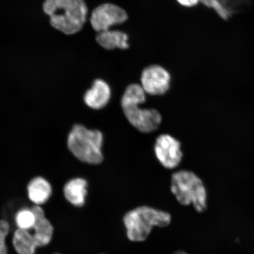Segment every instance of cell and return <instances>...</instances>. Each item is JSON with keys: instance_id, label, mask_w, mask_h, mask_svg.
Segmentation results:
<instances>
[{"instance_id": "5b68a950", "label": "cell", "mask_w": 254, "mask_h": 254, "mask_svg": "<svg viewBox=\"0 0 254 254\" xmlns=\"http://www.w3.org/2000/svg\"><path fill=\"white\" fill-rule=\"evenodd\" d=\"M104 136L98 129L75 125L69 131L67 146L69 151L82 163L98 165L104 160Z\"/></svg>"}, {"instance_id": "d6986e66", "label": "cell", "mask_w": 254, "mask_h": 254, "mask_svg": "<svg viewBox=\"0 0 254 254\" xmlns=\"http://www.w3.org/2000/svg\"><path fill=\"white\" fill-rule=\"evenodd\" d=\"M171 254H189L188 253L185 252V251L183 250H178L176 252H174Z\"/></svg>"}, {"instance_id": "5bb4252c", "label": "cell", "mask_w": 254, "mask_h": 254, "mask_svg": "<svg viewBox=\"0 0 254 254\" xmlns=\"http://www.w3.org/2000/svg\"><path fill=\"white\" fill-rule=\"evenodd\" d=\"M11 244L17 254H36L39 249L30 231L16 229L12 235Z\"/></svg>"}, {"instance_id": "4fadbf2b", "label": "cell", "mask_w": 254, "mask_h": 254, "mask_svg": "<svg viewBox=\"0 0 254 254\" xmlns=\"http://www.w3.org/2000/svg\"><path fill=\"white\" fill-rule=\"evenodd\" d=\"M128 35L120 30H109L98 33L96 41L107 50H127L129 47Z\"/></svg>"}, {"instance_id": "8992f818", "label": "cell", "mask_w": 254, "mask_h": 254, "mask_svg": "<svg viewBox=\"0 0 254 254\" xmlns=\"http://www.w3.org/2000/svg\"><path fill=\"white\" fill-rule=\"evenodd\" d=\"M128 14L120 6L113 3H105L95 8L91 12L90 23L98 33L125 23L128 20Z\"/></svg>"}, {"instance_id": "ffe728a7", "label": "cell", "mask_w": 254, "mask_h": 254, "mask_svg": "<svg viewBox=\"0 0 254 254\" xmlns=\"http://www.w3.org/2000/svg\"><path fill=\"white\" fill-rule=\"evenodd\" d=\"M60 254L59 253H55V254Z\"/></svg>"}, {"instance_id": "2e32d148", "label": "cell", "mask_w": 254, "mask_h": 254, "mask_svg": "<svg viewBox=\"0 0 254 254\" xmlns=\"http://www.w3.org/2000/svg\"><path fill=\"white\" fill-rule=\"evenodd\" d=\"M201 2L206 7L214 9L222 19L230 17L231 12L223 0H201Z\"/></svg>"}, {"instance_id": "ba28073f", "label": "cell", "mask_w": 254, "mask_h": 254, "mask_svg": "<svg viewBox=\"0 0 254 254\" xmlns=\"http://www.w3.org/2000/svg\"><path fill=\"white\" fill-rule=\"evenodd\" d=\"M171 81V74L167 69L160 65L153 64L143 69L139 84L147 95L157 96L167 93Z\"/></svg>"}, {"instance_id": "9a60e30c", "label": "cell", "mask_w": 254, "mask_h": 254, "mask_svg": "<svg viewBox=\"0 0 254 254\" xmlns=\"http://www.w3.org/2000/svg\"><path fill=\"white\" fill-rule=\"evenodd\" d=\"M36 222V215L32 208H21L14 216L15 225L18 230L32 231Z\"/></svg>"}, {"instance_id": "44dd1931", "label": "cell", "mask_w": 254, "mask_h": 254, "mask_svg": "<svg viewBox=\"0 0 254 254\" xmlns=\"http://www.w3.org/2000/svg\"><path fill=\"white\" fill-rule=\"evenodd\" d=\"M106 254L101 253V254Z\"/></svg>"}, {"instance_id": "7c38bea8", "label": "cell", "mask_w": 254, "mask_h": 254, "mask_svg": "<svg viewBox=\"0 0 254 254\" xmlns=\"http://www.w3.org/2000/svg\"><path fill=\"white\" fill-rule=\"evenodd\" d=\"M52 187L48 180L42 177L32 179L27 186L28 197L34 205L46 204L52 196Z\"/></svg>"}, {"instance_id": "ac0fdd59", "label": "cell", "mask_w": 254, "mask_h": 254, "mask_svg": "<svg viewBox=\"0 0 254 254\" xmlns=\"http://www.w3.org/2000/svg\"><path fill=\"white\" fill-rule=\"evenodd\" d=\"M181 5L185 7H193L201 2V0H176Z\"/></svg>"}, {"instance_id": "e0dca14e", "label": "cell", "mask_w": 254, "mask_h": 254, "mask_svg": "<svg viewBox=\"0 0 254 254\" xmlns=\"http://www.w3.org/2000/svg\"><path fill=\"white\" fill-rule=\"evenodd\" d=\"M10 231L9 222L4 219H0V254H8L7 240Z\"/></svg>"}, {"instance_id": "7a4b0ae2", "label": "cell", "mask_w": 254, "mask_h": 254, "mask_svg": "<svg viewBox=\"0 0 254 254\" xmlns=\"http://www.w3.org/2000/svg\"><path fill=\"white\" fill-rule=\"evenodd\" d=\"M147 94L139 84L127 87L121 99V106L126 118L132 127L143 133H151L160 127L163 117L154 109H144L140 105L146 101Z\"/></svg>"}, {"instance_id": "277c9868", "label": "cell", "mask_w": 254, "mask_h": 254, "mask_svg": "<svg viewBox=\"0 0 254 254\" xmlns=\"http://www.w3.org/2000/svg\"><path fill=\"white\" fill-rule=\"evenodd\" d=\"M170 188L180 204L192 205L198 212H204L207 209V190L202 180L192 171L175 172L171 177Z\"/></svg>"}, {"instance_id": "9c48e42d", "label": "cell", "mask_w": 254, "mask_h": 254, "mask_svg": "<svg viewBox=\"0 0 254 254\" xmlns=\"http://www.w3.org/2000/svg\"><path fill=\"white\" fill-rule=\"evenodd\" d=\"M32 209L36 217V222L32 230L37 245L39 248L47 247L52 242L55 228L52 222L46 217L42 206L34 205Z\"/></svg>"}, {"instance_id": "30bf717a", "label": "cell", "mask_w": 254, "mask_h": 254, "mask_svg": "<svg viewBox=\"0 0 254 254\" xmlns=\"http://www.w3.org/2000/svg\"><path fill=\"white\" fill-rule=\"evenodd\" d=\"M111 97V89L109 84L103 79H97L84 94V101L90 109L99 110L109 103Z\"/></svg>"}, {"instance_id": "8fae6325", "label": "cell", "mask_w": 254, "mask_h": 254, "mask_svg": "<svg viewBox=\"0 0 254 254\" xmlns=\"http://www.w3.org/2000/svg\"><path fill=\"white\" fill-rule=\"evenodd\" d=\"M88 183L82 178H75L68 181L64 187L63 192L66 201L75 206L82 207L88 194Z\"/></svg>"}, {"instance_id": "6da1fadb", "label": "cell", "mask_w": 254, "mask_h": 254, "mask_svg": "<svg viewBox=\"0 0 254 254\" xmlns=\"http://www.w3.org/2000/svg\"><path fill=\"white\" fill-rule=\"evenodd\" d=\"M172 221L170 212L142 205L127 211L122 222L127 239L132 243H142L148 239L155 228L167 227Z\"/></svg>"}, {"instance_id": "3957f363", "label": "cell", "mask_w": 254, "mask_h": 254, "mask_svg": "<svg viewBox=\"0 0 254 254\" xmlns=\"http://www.w3.org/2000/svg\"><path fill=\"white\" fill-rule=\"evenodd\" d=\"M43 10L49 16L51 25L66 35L80 31L88 15L84 0H46Z\"/></svg>"}, {"instance_id": "52a82bcc", "label": "cell", "mask_w": 254, "mask_h": 254, "mask_svg": "<svg viewBox=\"0 0 254 254\" xmlns=\"http://www.w3.org/2000/svg\"><path fill=\"white\" fill-rule=\"evenodd\" d=\"M154 151L159 163L168 170H174L183 160L182 144L174 136L161 134L155 140Z\"/></svg>"}]
</instances>
